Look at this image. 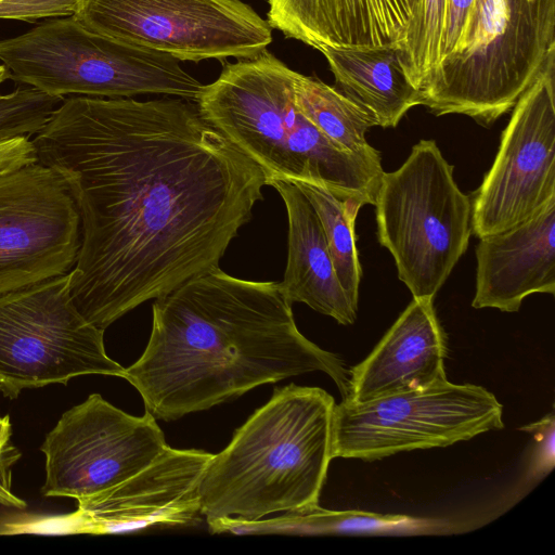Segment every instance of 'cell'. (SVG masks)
Here are the masks:
<instances>
[{"label": "cell", "instance_id": "d4e9b609", "mask_svg": "<svg viewBox=\"0 0 555 555\" xmlns=\"http://www.w3.org/2000/svg\"><path fill=\"white\" fill-rule=\"evenodd\" d=\"M554 413L546 414L539 422L521 427V430L531 433L535 444L531 453L529 466L522 480V486H531L546 476L554 466Z\"/></svg>", "mask_w": 555, "mask_h": 555}, {"label": "cell", "instance_id": "5bb4252c", "mask_svg": "<svg viewBox=\"0 0 555 555\" xmlns=\"http://www.w3.org/2000/svg\"><path fill=\"white\" fill-rule=\"evenodd\" d=\"M214 454L167 446L147 466L116 486L78 500L72 531L116 533L201 520L199 482Z\"/></svg>", "mask_w": 555, "mask_h": 555}, {"label": "cell", "instance_id": "603a6c76", "mask_svg": "<svg viewBox=\"0 0 555 555\" xmlns=\"http://www.w3.org/2000/svg\"><path fill=\"white\" fill-rule=\"evenodd\" d=\"M446 13L447 0H420L399 50L401 65L420 94L441 62Z\"/></svg>", "mask_w": 555, "mask_h": 555}, {"label": "cell", "instance_id": "8992f818", "mask_svg": "<svg viewBox=\"0 0 555 555\" xmlns=\"http://www.w3.org/2000/svg\"><path fill=\"white\" fill-rule=\"evenodd\" d=\"M10 78L50 95L163 94L197 102L204 85L162 52L95 34L73 16L0 40Z\"/></svg>", "mask_w": 555, "mask_h": 555}, {"label": "cell", "instance_id": "f546056e", "mask_svg": "<svg viewBox=\"0 0 555 555\" xmlns=\"http://www.w3.org/2000/svg\"><path fill=\"white\" fill-rule=\"evenodd\" d=\"M10 78V73L8 70V68L3 65V64H0V86L8 79Z\"/></svg>", "mask_w": 555, "mask_h": 555}, {"label": "cell", "instance_id": "30bf717a", "mask_svg": "<svg viewBox=\"0 0 555 555\" xmlns=\"http://www.w3.org/2000/svg\"><path fill=\"white\" fill-rule=\"evenodd\" d=\"M85 28L179 61L254 59L272 28L241 0H78Z\"/></svg>", "mask_w": 555, "mask_h": 555}, {"label": "cell", "instance_id": "f1b7e54d", "mask_svg": "<svg viewBox=\"0 0 555 555\" xmlns=\"http://www.w3.org/2000/svg\"><path fill=\"white\" fill-rule=\"evenodd\" d=\"M11 422L10 416L5 415L0 417V441H10L11 440Z\"/></svg>", "mask_w": 555, "mask_h": 555}, {"label": "cell", "instance_id": "8fae6325", "mask_svg": "<svg viewBox=\"0 0 555 555\" xmlns=\"http://www.w3.org/2000/svg\"><path fill=\"white\" fill-rule=\"evenodd\" d=\"M512 109L473 197L472 232L479 238L507 231L555 201V52Z\"/></svg>", "mask_w": 555, "mask_h": 555}, {"label": "cell", "instance_id": "9a60e30c", "mask_svg": "<svg viewBox=\"0 0 555 555\" xmlns=\"http://www.w3.org/2000/svg\"><path fill=\"white\" fill-rule=\"evenodd\" d=\"M447 336L433 298H413L372 352L349 369L348 396L361 403L447 379Z\"/></svg>", "mask_w": 555, "mask_h": 555}, {"label": "cell", "instance_id": "52a82bcc", "mask_svg": "<svg viewBox=\"0 0 555 555\" xmlns=\"http://www.w3.org/2000/svg\"><path fill=\"white\" fill-rule=\"evenodd\" d=\"M374 206L378 242L398 278L413 298L434 299L472 233V202L434 140H421L397 170L382 173Z\"/></svg>", "mask_w": 555, "mask_h": 555}, {"label": "cell", "instance_id": "484cf974", "mask_svg": "<svg viewBox=\"0 0 555 555\" xmlns=\"http://www.w3.org/2000/svg\"><path fill=\"white\" fill-rule=\"evenodd\" d=\"M78 0H0V18L34 22L42 17L72 16Z\"/></svg>", "mask_w": 555, "mask_h": 555}, {"label": "cell", "instance_id": "44dd1931", "mask_svg": "<svg viewBox=\"0 0 555 555\" xmlns=\"http://www.w3.org/2000/svg\"><path fill=\"white\" fill-rule=\"evenodd\" d=\"M295 102L300 112L338 147L382 165L379 152L365 138L367 130L377 126L376 119L335 87L297 73Z\"/></svg>", "mask_w": 555, "mask_h": 555}, {"label": "cell", "instance_id": "4fadbf2b", "mask_svg": "<svg viewBox=\"0 0 555 555\" xmlns=\"http://www.w3.org/2000/svg\"><path fill=\"white\" fill-rule=\"evenodd\" d=\"M79 246L78 209L54 169L0 170V294L69 272Z\"/></svg>", "mask_w": 555, "mask_h": 555}, {"label": "cell", "instance_id": "7c38bea8", "mask_svg": "<svg viewBox=\"0 0 555 555\" xmlns=\"http://www.w3.org/2000/svg\"><path fill=\"white\" fill-rule=\"evenodd\" d=\"M168 444L147 411L130 415L99 393L67 410L46 436V496L77 501L118 485L152 463Z\"/></svg>", "mask_w": 555, "mask_h": 555}, {"label": "cell", "instance_id": "3957f363", "mask_svg": "<svg viewBox=\"0 0 555 555\" xmlns=\"http://www.w3.org/2000/svg\"><path fill=\"white\" fill-rule=\"evenodd\" d=\"M335 404L319 387L276 388L207 464L199 482L206 520L317 505L333 460Z\"/></svg>", "mask_w": 555, "mask_h": 555}, {"label": "cell", "instance_id": "ac0fdd59", "mask_svg": "<svg viewBox=\"0 0 555 555\" xmlns=\"http://www.w3.org/2000/svg\"><path fill=\"white\" fill-rule=\"evenodd\" d=\"M288 220L287 261L281 288L293 305L302 302L339 324L354 323L358 309L348 299L336 275L321 221L311 203L296 185L274 179Z\"/></svg>", "mask_w": 555, "mask_h": 555}, {"label": "cell", "instance_id": "7a4b0ae2", "mask_svg": "<svg viewBox=\"0 0 555 555\" xmlns=\"http://www.w3.org/2000/svg\"><path fill=\"white\" fill-rule=\"evenodd\" d=\"M149 343L125 369L145 411L178 420L253 388L321 371L348 396L344 360L298 330L280 283L234 278L220 268L155 299Z\"/></svg>", "mask_w": 555, "mask_h": 555}, {"label": "cell", "instance_id": "7402d4cb", "mask_svg": "<svg viewBox=\"0 0 555 555\" xmlns=\"http://www.w3.org/2000/svg\"><path fill=\"white\" fill-rule=\"evenodd\" d=\"M314 208L328 246L338 281L351 305L358 309L362 269L356 246L354 224L360 208L358 198L340 199L324 185L310 181H293Z\"/></svg>", "mask_w": 555, "mask_h": 555}, {"label": "cell", "instance_id": "ffe728a7", "mask_svg": "<svg viewBox=\"0 0 555 555\" xmlns=\"http://www.w3.org/2000/svg\"><path fill=\"white\" fill-rule=\"evenodd\" d=\"M214 533H291V534H364L418 535L446 534L451 526L438 519L409 515L378 514L363 511H328L317 505L284 512L268 520L233 517L210 521Z\"/></svg>", "mask_w": 555, "mask_h": 555}, {"label": "cell", "instance_id": "4dcf8cb0", "mask_svg": "<svg viewBox=\"0 0 555 555\" xmlns=\"http://www.w3.org/2000/svg\"><path fill=\"white\" fill-rule=\"evenodd\" d=\"M1 387H2V383H1V379H0V390H1Z\"/></svg>", "mask_w": 555, "mask_h": 555}, {"label": "cell", "instance_id": "9c48e42d", "mask_svg": "<svg viewBox=\"0 0 555 555\" xmlns=\"http://www.w3.org/2000/svg\"><path fill=\"white\" fill-rule=\"evenodd\" d=\"M503 427V406L492 392L446 380L361 403L341 400L333 411L332 455L376 461L448 447Z\"/></svg>", "mask_w": 555, "mask_h": 555}, {"label": "cell", "instance_id": "83f0119b", "mask_svg": "<svg viewBox=\"0 0 555 555\" xmlns=\"http://www.w3.org/2000/svg\"><path fill=\"white\" fill-rule=\"evenodd\" d=\"M16 460H7L0 462V504L23 509L26 502L16 496L11 489L12 486V466Z\"/></svg>", "mask_w": 555, "mask_h": 555}, {"label": "cell", "instance_id": "277c9868", "mask_svg": "<svg viewBox=\"0 0 555 555\" xmlns=\"http://www.w3.org/2000/svg\"><path fill=\"white\" fill-rule=\"evenodd\" d=\"M297 72L269 51L223 66L204 86L202 117L274 179L324 185L340 199L374 205L382 165L348 153L323 134L295 102Z\"/></svg>", "mask_w": 555, "mask_h": 555}, {"label": "cell", "instance_id": "d6986e66", "mask_svg": "<svg viewBox=\"0 0 555 555\" xmlns=\"http://www.w3.org/2000/svg\"><path fill=\"white\" fill-rule=\"evenodd\" d=\"M327 60L335 88L369 112L383 128L396 127L421 105L420 91L409 80L393 47L317 48Z\"/></svg>", "mask_w": 555, "mask_h": 555}, {"label": "cell", "instance_id": "ba28073f", "mask_svg": "<svg viewBox=\"0 0 555 555\" xmlns=\"http://www.w3.org/2000/svg\"><path fill=\"white\" fill-rule=\"evenodd\" d=\"M104 347V331L88 322L70 295L69 272L0 294L1 391L64 384L80 375L124 376Z\"/></svg>", "mask_w": 555, "mask_h": 555}, {"label": "cell", "instance_id": "6da1fadb", "mask_svg": "<svg viewBox=\"0 0 555 555\" xmlns=\"http://www.w3.org/2000/svg\"><path fill=\"white\" fill-rule=\"evenodd\" d=\"M33 144L77 206L70 295L103 331L220 268L268 185L262 169L180 98H64Z\"/></svg>", "mask_w": 555, "mask_h": 555}, {"label": "cell", "instance_id": "2e32d148", "mask_svg": "<svg viewBox=\"0 0 555 555\" xmlns=\"http://www.w3.org/2000/svg\"><path fill=\"white\" fill-rule=\"evenodd\" d=\"M472 306L516 312L534 293L555 294V201L527 221L479 238Z\"/></svg>", "mask_w": 555, "mask_h": 555}, {"label": "cell", "instance_id": "e0dca14e", "mask_svg": "<svg viewBox=\"0 0 555 555\" xmlns=\"http://www.w3.org/2000/svg\"><path fill=\"white\" fill-rule=\"evenodd\" d=\"M268 24L317 49L400 50L420 0H267Z\"/></svg>", "mask_w": 555, "mask_h": 555}, {"label": "cell", "instance_id": "5b68a950", "mask_svg": "<svg viewBox=\"0 0 555 555\" xmlns=\"http://www.w3.org/2000/svg\"><path fill=\"white\" fill-rule=\"evenodd\" d=\"M554 52L555 0H474L459 46L421 92V105L491 125Z\"/></svg>", "mask_w": 555, "mask_h": 555}, {"label": "cell", "instance_id": "4316f807", "mask_svg": "<svg viewBox=\"0 0 555 555\" xmlns=\"http://www.w3.org/2000/svg\"><path fill=\"white\" fill-rule=\"evenodd\" d=\"M33 141L28 137L0 140V170L37 162Z\"/></svg>", "mask_w": 555, "mask_h": 555}, {"label": "cell", "instance_id": "cb8c5ba5", "mask_svg": "<svg viewBox=\"0 0 555 555\" xmlns=\"http://www.w3.org/2000/svg\"><path fill=\"white\" fill-rule=\"evenodd\" d=\"M63 100L29 86L0 93V140L36 134Z\"/></svg>", "mask_w": 555, "mask_h": 555}]
</instances>
